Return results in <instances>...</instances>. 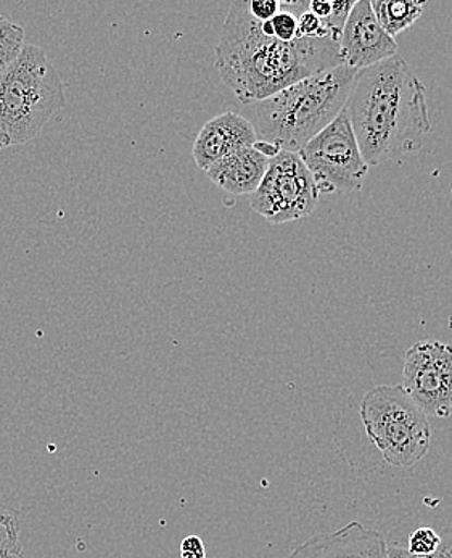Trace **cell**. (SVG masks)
Returning a JSON list of instances; mask_svg holds the SVG:
<instances>
[{
  "instance_id": "1",
  "label": "cell",
  "mask_w": 452,
  "mask_h": 558,
  "mask_svg": "<svg viewBox=\"0 0 452 558\" xmlns=\"http://www.w3.org/2000/svg\"><path fill=\"white\" fill-rule=\"evenodd\" d=\"M340 65L339 40L298 37L282 43L266 36L246 0L232 3L216 47V68L222 81L245 105L269 99L306 77Z\"/></svg>"
},
{
  "instance_id": "2",
  "label": "cell",
  "mask_w": 452,
  "mask_h": 558,
  "mask_svg": "<svg viewBox=\"0 0 452 558\" xmlns=\"http://www.w3.org/2000/svg\"><path fill=\"white\" fill-rule=\"evenodd\" d=\"M345 111L369 166L416 151L431 130L424 84L400 56L357 73Z\"/></svg>"
},
{
  "instance_id": "3",
  "label": "cell",
  "mask_w": 452,
  "mask_h": 558,
  "mask_svg": "<svg viewBox=\"0 0 452 558\" xmlns=\"http://www.w3.org/2000/svg\"><path fill=\"white\" fill-rule=\"evenodd\" d=\"M357 73L346 65L332 68L248 105L258 141L298 154L345 110Z\"/></svg>"
},
{
  "instance_id": "4",
  "label": "cell",
  "mask_w": 452,
  "mask_h": 558,
  "mask_svg": "<svg viewBox=\"0 0 452 558\" xmlns=\"http://www.w3.org/2000/svg\"><path fill=\"white\" fill-rule=\"evenodd\" d=\"M65 107V90L46 52L25 44L19 59L0 73V148L26 144Z\"/></svg>"
},
{
  "instance_id": "5",
  "label": "cell",
  "mask_w": 452,
  "mask_h": 558,
  "mask_svg": "<svg viewBox=\"0 0 452 558\" xmlns=\"http://www.w3.org/2000/svg\"><path fill=\"white\" fill-rule=\"evenodd\" d=\"M359 417L367 438L394 469H411L430 451V422L401 385H380L367 391Z\"/></svg>"
},
{
  "instance_id": "6",
  "label": "cell",
  "mask_w": 452,
  "mask_h": 558,
  "mask_svg": "<svg viewBox=\"0 0 452 558\" xmlns=\"http://www.w3.org/2000/svg\"><path fill=\"white\" fill-rule=\"evenodd\" d=\"M298 157L311 172L319 194L361 191L369 172L345 110L313 137Z\"/></svg>"
},
{
  "instance_id": "7",
  "label": "cell",
  "mask_w": 452,
  "mask_h": 558,
  "mask_svg": "<svg viewBox=\"0 0 452 558\" xmlns=\"http://www.w3.org/2000/svg\"><path fill=\"white\" fill-rule=\"evenodd\" d=\"M319 195L316 181L298 154L282 150L269 161L265 179L249 205L272 225H283L311 215Z\"/></svg>"
},
{
  "instance_id": "8",
  "label": "cell",
  "mask_w": 452,
  "mask_h": 558,
  "mask_svg": "<svg viewBox=\"0 0 452 558\" xmlns=\"http://www.w3.org/2000/svg\"><path fill=\"white\" fill-rule=\"evenodd\" d=\"M424 414L452 415V347L427 340L413 344L404 356L403 385Z\"/></svg>"
},
{
  "instance_id": "9",
  "label": "cell",
  "mask_w": 452,
  "mask_h": 558,
  "mask_svg": "<svg viewBox=\"0 0 452 558\" xmlns=\"http://www.w3.org/2000/svg\"><path fill=\"white\" fill-rule=\"evenodd\" d=\"M343 65L361 71L398 56V44L380 26L369 0L354 3L339 40Z\"/></svg>"
},
{
  "instance_id": "10",
  "label": "cell",
  "mask_w": 452,
  "mask_h": 558,
  "mask_svg": "<svg viewBox=\"0 0 452 558\" xmlns=\"http://www.w3.org/2000/svg\"><path fill=\"white\" fill-rule=\"evenodd\" d=\"M289 558H388V546L379 531L350 522L340 530L309 537Z\"/></svg>"
},
{
  "instance_id": "11",
  "label": "cell",
  "mask_w": 452,
  "mask_h": 558,
  "mask_svg": "<svg viewBox=\"0 0 452 558\" xmlns=\"http://www.w3.org/2000/svg\"><path fill=\"white\" fill-rule=\"evenodd\" d=\"M258 142L255 128L248 118L228 111L209 120L195 138L194 160L207 171L209 166L241 148L253 147Z\"/></svg>"
},
{
  "instance_id": "12",
  "label": "cell",
  "mask_w": 452,
  "mask_h": 558,
  "mask_svg": "<svg viewBox=\"0 0 452 558\" xmlns=\"http://www.w3.org/2000/svg\"><path fill=\"white\" fill-rule=\"evenodd\" d=\"M271 158L253 147L241 148L234 154L209 166L208 178L222 191L234 195L255 194L265 179Z\"/></svg>"
},
{
  "instance_id": "13",
  "label": "cell",
  "mask_w": 452,
  "mask_h": 558,
  "mask_svg": "<svg viewBox=\"0 0 452 558\" xmlns=\"http://www.w3.org/2000/svg\"><path fill=\"white\" fill-rule=\"evenodd\" d=\"M370 5L380 26L393 39L398 34L410 29L420 19L425 9V2L417 0H374Z\"/></svg>"
},
{
  "instance_id": "14",
  "label": "cell",
  "mask_w": 452,
  "mask_h": 558,
  "mask_svg": "<svg viewBox=\"0 0 452 558\" xmlns=\"http://www.w3.org/2000/svg\"><path fill=\"white\" fill-rule=\"evenodd\" d=\"M25 47V29L0 15V73L12 65Z\"/></svg>"
},
{
  "instance_id": "15",
  "label": "cell",
  "mask_w": 452,
  "mask_h": 558,
  "mask_svg": "<svg viewBox=\"0 0 452 558\" xmlns=\"http://www.w3.org/2000/svg\"><path fill=\"white\" fill-rule=\"evenodd\" d=\"M441 544V536L433 527H417L410 536L407 553L411 556L428 557L437 553Z\"/></svg>"
},
{
  "instance_id": "16",
  "label": "cell",
  "mask_w": 452,
  "mask_h": 558,
  "mask_svg": "<svg viewBox=\"0 0 452 558\" xmlns=\"http://www.w3.org/2000/svg\"><path fill=\"white\" fill-rule=\"evenodd\" d=\"M269 23H271L272 37L276 39L282 43H293L298 39V15L282 3H280V12L274 19L269 20Z\"/></svg>"
},
{
  "instance_id": "17",
  "label": "cell",
  "mask_w": 452,
  "mask_h": 558,
  "mask_svg": "<svg viewBox=\"0 0 452 558\" xmlns=\"http://www.w3.org/2000/svg\"><path fill=\"white\" fill-rule=\"evenodd\" d=\"M298 37H305V39H322V37H333L332 29L329 28L323 20H320L319 16L314 15V13L305 10V12L300 13L298 15Z\"/></svg>"
},
{
  "instance_id": "18",
  "label": "cell",
  "mask_w": 452,
  "mask_h": 558,
  "mask_svg": "<svg viewBox=\"0 0 452 558\" xmlns=\"http://www.w3.org/2000/svg\"><path fill=\"white\" fill-rule=\"evenodd\" d=\"M441 544L437 553L428 557L411 556L406 549L401 547H388V558H452V527H448L440 534Z\"/></svg>"
},
{
  "instance_id": "19",
  "label": "cell",
  "mask_w": 452,
  "mask_h": 558,
  "mask_svg": "<svg viewBox=\"0 0 452 558\" xmlns=\"http://www.w3.org/2000/svg\"><path fill=\"white\" fill-rule=\"evenodd\" d=\"M248 10L253 19L265 23L278 15L280 2L279 0H252V2H248Z\"/></svg>"
},
{
  "instance_id": "20",
  "label": "cell",
  "mask_w": 452,
  "mask_h": 558,
  "mask_svg": "<svg viewBox=\"0 0 452 558\" xmlns=\"http://www.w3.org/2000/svg\"><path fill=\"white\" fill-rule=\"evenodd\" d=\"M181 558H207L204 541L198 536H187L181 544Z\"/></svg>"
},
{
  "instance_id": "21",
  "label": "cell",
  "mask_w": 452,
  "mask_h": 558,
  "mask_svg": "<svg viewBox=\"0 0 452 558\" xmlns=\"http://www.w3.org/2000/svg\"><path fill=\"white\" fill-rule=\"evenodd\" d=\"M332 10L333 2H329V0H313V2H309V12L319 16L323 22L330 20V16H332Z\"/></svg>"
}]
</instances>
